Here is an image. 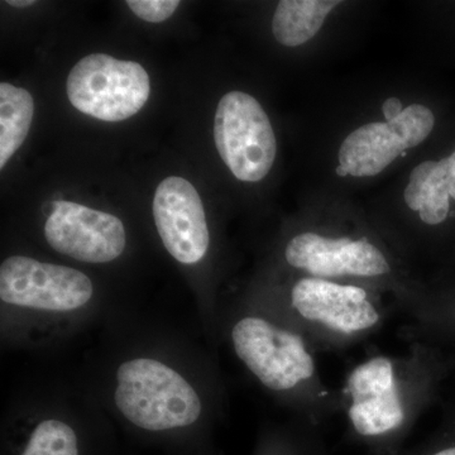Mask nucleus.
I'll return each instance as SVG.
<instances>
[{"mask_svg": "<svg viewBox=\"0 0 455 455\" xmlns=\"http://www.w3.org/2000/svg\"><path fill=\"white\" fill-rule=\"evenodd\" d=\"M44 236L56 252L86 263L112 262L127 244L119 218L66 200L51 204Z\"/></svg>", "mask_w": 455, "mask_h": 455, "instance_id": "9d476101", "label": "nucleus"}, {"mask_svg": "<svg viewBox=\"0 0 455 455\" xmlns=\"http://www.w3.org/2000/svg\"><path fill=\"white\" fill-rule=\"evenodd\" d=\"M127 5L140 20L149 23H161L175 13L180 2L178 0H128Z\"/></svg>", "mask_w": 455, "mask_h": 455, "instance_id": "f3484780", "label": "nucleus"}, {"mask_svg": "<svg viewBox=\"0 0 455 455\" xmlns=\"http://www.w3.org/2000/svg\"><path fill=\"white\" fill-rule=\"evenodd\" d=\"M290 267L305 276L387 289L394 293L397 310L411 315L416 299L395 278L390 257L367 235H331L304 230L289 239L283 251Z\"/></svg>", "mask_w": 455, "mask_h": 455, "instance_id": "20e7f679", "label": "nucleus"}, {"mask_svg": "<svg viewBox=\"0 0 455 455\" xmlns=\"http://www.w3.org/2000/svg\"><path fill=\"white\" fill-rule=\"evenodd\" d=\"M316 353L344 352L379 333L391 311L363 284L299 276L275 309Z\"/></svg>", "mask_w": 455, "mask_h": 455, "instance_id": "7ed1b4c3", "label": "nucleus"}, {"mask_svg": "<svg viewBox=\"0 0 455 455\" xmlns=\"http://www.w3.org/2000/svg\"><path fill=\"white\" fill-rule=\"evenodd\" d=\"M335 172H337V175L339 176V178H347V176H349V173L347 172V170L344 169V167H341L340 164L337 167Z\"/></svg>", "mask_w": 455, "mask_h": 455, "instance_id": "aec40b11", "label": "nucleus"}, {"mask_svg": "<svg viewBox=\"0 0 455 455\" xmlns=\"http://www.w3.org/2000/svg\"><path fill=\"white\" fill-rule=\"evenodd\" d=\"M339 4L338 0H283L278 3L272 20L275 38L286 47L307 44Z\"/></svg>", "mask_w": 455, "mask_h": 455, "instance_id": "ddd939ff", "label": "nucleus"}, {"mask_svg": "<svg viewBox=\"0 0 455 455\" xmlns=\"http://www.w3.org/2000/svg\"><path fill=\"white\" fill-rule=\"evenodd\" d=\"M403 112V103H401L398 98H388L387 100L383 103L382 113L387 122L395 121Z\"/></svg>", "mask_w": 455, "mask_h": 455, "instance_id": "a211bd4d", "label": "nucleus"}, {"mask_svg": "<svg viewBox=\"0 0 455 455\" xmlns=\"http://www.w3.org/2000/svg\"><path fill=\"white\" fill-rule=\"evenodd\" d=\"M254 455H328L319 427L295 421L290 427L271 431L260 438Z\"/></svg>", "mask_w": 455, "mask_h": 455, "instance_id": "dca6fc26", "label": "nucleus"}, {"mask_svg": "<svg viewBox=\"0 0 455 455\" xmlns=\"http://www.w3.org/2000/svg\"><path fill=\"white\" fill-rule=\"evenodd\" d=\"M154 218L164 248L180 263L196 265L211 244L202 199L188 180L164 179L154 199Z\"/></svg>", "mask_w": 455, "mask_h": 455, "instance_id": "9b49d317", "label": "nucleus"}, {"mask_svg": "<svg viewBox=\"0 0 455 455\" xmlns=\"http://www.w3.org/2000/svg\"><path fill=\"white\" fill-rule=\"evenodd\" d=\"M7 4L12 7L26 8L35 4V2L33 0H8Z\"/></svg>", "mask_w": 455, "mask_h": 455, "instance_id": "6ab92c4d", "label": "nucleus"}, {"mask_svg": "<svg viewBox=\"0 0 455 455\" xmlns=\"http://www.w3.org/2000/svg\"><path fill=\"white\" fill-rule=\"evenodd\" d=\"M214 140L221 160L241 181H260L274 166L276 136L267 114L252 95L230 92L220 99Z\"/></svg>", "mask_w": 455, "mask_h": 455, "instance_id": "0eeeda50", "label": "nucleus"}, {"mask_svg": "<svg viewBox=\"0 0 455 455\" xmlns=\"http://www.w3.org/2000/svg\"><path fill=\"white\" fill-rule=\"evenodd\" d=\"M35 116V101L26 89L0 84V169L25 142Z\"/></svg>", "mask_w": 455, "mask_h": 455, "instance_id": "4468645a", "label": "nucleus"}, {"mask_svg": "<svg viewBox=\"0 0 455 455\" xmlns=\"http://www.w3.org/2000/svg\"><path fill=\"white\" fill-rule=\"evenodd\" d=\"M236 316L229 337L236 358L263 388L291 407L298 419L322 427L341 412L340 392L320 376L309 341L271 309Z\"/></svg>", "mask_w": 455, "mask_h": 455, "instance_id": "f03ea898", "label": "nucleus"}, {"mask_svg": "<svg viewBox=\"0 0 455 455\" xmlns=\"http://www.w3.org/2000/svg\"><path fill=\"white\" fill-rule=\"evenodd\" d=\"M410 211L429 227L440 226L447 220L451 204L455 200V151L440 161H425L410 175L403 193Z\"/></svg>", "mask_w": 455, "mask_h": 455, "instance_id": "f8f14e48", "label": "nucleus"}, {"mask_svg": "<svg viewBox=\"0 0 455 455\" xmlns=\"http://www.w3.org/2000/svg\"><path fill=\"white\" fill-rule=\"evenodd\" d=\"M114 400L123 418L147 433L187 430L202 418V398L196 388L157 359L122 363L116 370Z\"/></svg>", "mask_w": 455, "mask_h": 455, "instance_id": "39448f33", "label": "nucleus"}, {"mask_svg": "<svg viewBox=\"0 0 455 455\" xmlns=\"http://www.w3.org/2000/svg\"><path fill=\"white\" fill-rule=\"evenodd\" d=\"M94 295L92 281L83 272L13 256L0 267V299L8 305L42 311H74Z\"/></svg>", "mask_w": 455, "mask_h": 455, "instance_id": "6e6552de", "label": "nucleus"}, {"mask_svg": "<svg viewBox=\"0 0 455 455\" xmlns=\"http://www.w3.org/2000/svg\"><path fill=\"white\" fill-rule=\"evenodd\" d=\"M9 455H92V449L73 425L49 418L35 425Z\"/></svg>", "mask_w": 455, "mask_h": 455, "instance_id": "2eb2a0df", "label": "nucleus"}, {"mask_svg": "<svg viewBox=\"0 0 455 455\" xmlns=\"http://www.w3.org/2000/svg\"><path fill=\"white\" fill-rule=\"evenodd\" d=\"M434 124L429 108L412 104L395 121L362 125L341 143L339 164L355 178L379 175L407 149L421 145Z\"/></svg>", "mask_w": 455, "mask_h": 455, "instance_id": "1a4fd4ad", "label": "nucleus"}, {"mask_svg": "<svg viewBox=\"0 0 455 455\" xmlns=\"http://www.w3.org/2000/svg\"><path fill=\"white\" fill-rule=\"evenodd\" d=\"M407 339L403 355L376 353L355 364L339 391L347 435L370 455L400 451L429 401V349L424 340Z\"/></svg>", "mask_w": 455, "mask_h": 455, "instance_id": "f257e3e1", "label": "nucleus"}, {"mask_svg": "<svg viewBox=\"0 0 455 455\" xmlns=\"http://www.w3.org/2000/svg\"><path fill=\"white\" fill-rule=\"evenodd\" d=\"M66 92L79 112L100 121L121 122L145 107L151 86L143 66L94 53L74 66Z\"/></svg>", "mask_w": 455, "mask_h": 455, "instance_id": "423d86ee", "label": "nucleus"}]
</instances>
